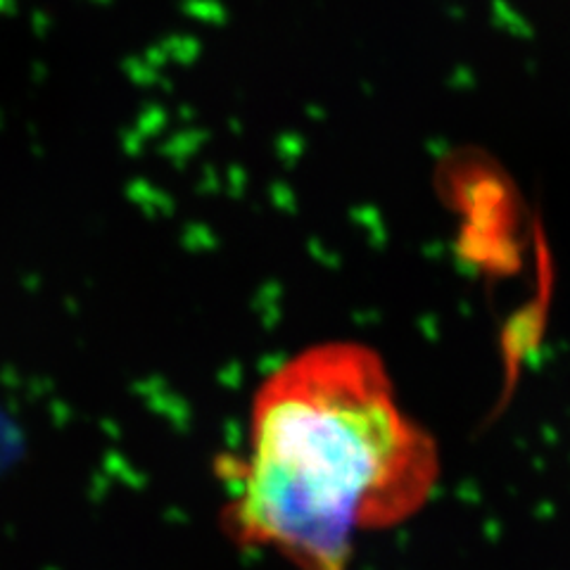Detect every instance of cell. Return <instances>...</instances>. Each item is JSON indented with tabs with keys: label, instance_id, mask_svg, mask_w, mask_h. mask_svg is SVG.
Here are the masks:
<instances>
[{
	"label": "cell",
	"instance_id": "obj_1",
	"mask_svg": "<svg viewBox=\"0 0 570 570\" xmlns=\"http://www.w3.org/2000/svg\"><path fill=\"white\" fill-rule=\"evenodd\" d=\"M435 483V442L400 409L381 356L318 343L255 392L228 530L295 570H347L356 532L409 519Z\"/></svg>",
	"mask_w": 570,
	"mask_h": 570
}]
</instances>
